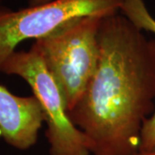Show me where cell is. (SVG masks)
<instances>
[{
	"label": "cell",
	"mask_w": 155,
	"mask_h": 155,
	"mask_svg": "<svg viewBox=\"0 0 155 155\" xmlns=\"http://www.w3.org/2000/svg\"><path fill=\"white\" fill-rule=\"evenodd\" d=\"M103 18H78L35 41L63 96L67 113L82 98L98 66L97 35Z\"/></svg>",
	"instance_id": "cell-2"
},
{
	"label": "cell",
	"mask_w": 155,
	"mask_h": 155,
	"mask_svg": "<svg viewBox=\"0 0 155 155\" xmlns=\"http://www.w3.org/2000/svg\"><path fill=\"white\" fill-rule=\"evenodd\" d=\"M0 73L24 79L39 100L45 114L49 155H91L88 139L70 120L63 96L35 42L28 51L12 53Z\"/></svg>",
	"instance_id": "cell-3"
},
{
	"label": "cell",
	"mask_w": 155,
	"mask_h": 155,
	"mask_svg": "<svg viewBox=\"0 0 155 155\" xmlns=\"http://www.w3.org/2000/svg\"><path fill=\"white\" fill-rule=\"evenodd\" d=\"M140 153L155 152V109L153 114L145 120L140 132Z\"/></svg>",
	"instance_id": "cell-7"
},
{
	"label": "cell",
	"mask_w": 155,
	"mask_h": 155,
	"mask_svg": "<svg viewBox=\"0 0 155 155\" xmlns=\"http://www.w3.org/2000/svg\"><path fill=\"white\" fill-rule=\"evenodd\" d=\"M50 1H52V0H28V6H36L50 2Z\"/></svg>",
	"instance_id": "cell-8"
},
{
	"label": "cell",
	"mask_w": 155,
	"mask_h": 155,
	"mask_svg": "<svg viewBox=\"0 0 155 155\" xmlns=\"http://www.w3.org/2000/svg\"><path fill=\"white\" fill-rule=\"evenodd\" d=\"M122 0H52L17 11L0 8V72L20 43L44 38L76 19L119 13Z\"/></svg>",
	"instance_id": "cell-4"
},
{
	"label": "cell",
	"mask_w": 155,
	"mask_h": 155,
	"mask_svg": "<svg viewBox=\"0 0 155 155\" xmlns=\"http://www.w3.org/2000/svg\"><path fill=\"white\" fill-rule=\"evenodd\" d=\"M45 114L37 97L11 93L0 84V135L9 146L28 150L36 144Z\"/></svg>",
	"instance_id": "cell-5"
},
{
	"label": "cell",
	"mask_w": 155,
	"mask_h": 155,
	"mask_svg": "<svg viewBox=\"0 0 155 155\" xmlns=\"http://www.w3.org/2000/svg\"><path fill=\"white\" fill-rule=\"evenodd\" d=\"M97 37L98 66L68 116L91 155H134L155 109V39L121 12L102 19Z\"/></svg>",
	"instance_id": "cell-1"
},
{
	"label": "cell",
	"mask_w": 155,
	"mask_h": 155,
	"mask_svg": "<svg viewBox=\"0 0 155 155\" xmlns=\"http://www.w3.org/2000/svg\"><path fill=\"white\" fill-rule=\"evenodd\" d=\"M134 155H155V152H151V153H137Z\"/></svg>",
	"instance_id": "cell-9"
},
{
	"label": "cell",
	"mask_w": 155,
	"mask_h": 155,
	"mask_svg": "<svg viewBox=\"0 0 155 155\" xmlns=\"http://www.w3.org/2000/svg\"><path fill=\"white\" fill-rule=\"evenodd\" d=\"M2 2H3V0H0V8L2 7V6H1V4H2Z\"/></svg>",
	"instance_id": "cell-10"
},
{
	"label": "cell",
	"mask_w": 155,
	"mask_h": 155,
	"mask_svg": "<svg viewBox=\"0 0 155 155\" xmlns=\"http://www.w3.org/2000/svg\"><path fill=\"white\" fill-rule=\"evenodd\" d=\"M120 12L138 28L155 35V18L144 0H122Z\"/></svg>",
	"instance_id": "cell-6"
}]
</instances>
